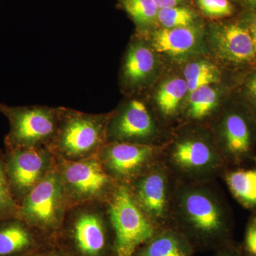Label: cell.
Instances as JSON below:
<instances>
[{
	"instance_id": "obj_1",
	"label": "cell",
	"mask_w": 256,
	"mask_h": 256,
	"mask_svg": "<svg viewBox=\"0 0 256 256\" xmlns=\"http://www.w3.org/2000/svg\"><path fill=\"white\" fill-rule=\"evenodd\" d=\"M215 182L178 180L175 190L170 226L196 252H215L235 242L232 213Z\"/></svg>"
},
{
	"instance_id": "obj_20",
	"label": "cell",
	"mask_w": 256,
	"mask_h": 256,
	"mask_svg": "<svg viewBox=\"0 0 256 256\" xmlns=\"http://www.w3.org/2000/svg\"><path fill=\"white\" fill-rule=\"evenodd\" d=\"M188 102L182 114L190 124H200L212 118L220 105V92L212 85L204 86L188 94Z\"/></svg>"
},
{
	"instance_id": "obj_6",
	"label": "cell",
	"mask_w": 256,
	"mask_h": 256,
	"mask_svg": "<svg viewBox=\"0 0 256 256\" xmlns=\"http://www.w3.org/2000/svg\"><path fill=\"white\" fill-rule=\"evenodd\" d=\"M82 210L62 228L56 245L68 256H116L114 232L108 216Z\"/></svg>"
},
{
	"instance_id": "obj_18",
	"label": "cell",
	"mask_w": 256,
	"mask_h": 256,
	"mask_svg": "<svg viewBox=\"0 0 256 256\" xmlns=\"http://www.w3.org/2000/svg\"><path fill=\"white\" fill-rule=\"evenodd\" d=\"M195 252L182 234L172 226H168L158 230L132 256H194Z\"/></svg>"
},
{
	"instance_id": "obj_30",
	"label": "cell",
	"mask_w": 256,
	"mask_h": 256,
	"mask_svg": "<svg viewBox=\"0 0 256 256\" xmlns=\"http://www.w3.org/2000/svg\"><path fill=\"white\" fill-rule=\"evenodd\" d=\"M246 89L249 98L256 108V70L248 80Z\"/></svg>"
},
{
	"instance_id": "obj_25",
	"label": "cell",
	"mask_w": 256,
	"mask_h": 256,
	"mask_svg": "<svg viewBox=\"0 0 256 256\" xmlns=\"http://www.w3.org/2000/svg\"><path fill=\"white\" fill-rule=\"evenodd\" d=\"M202 12L212 18L230 16L233 6L229 0H196Z\"/></svg>"
},
{
	"instance_id": "obj_23",
	"label": "cell",
	"mask_w": 256,
	"mask_h": 256,
	"mask_svg": "<svg viewBox=\"0 0 256 256\" xmlns=\"http://www.w3.org/2000/svg\"><path fill=\"white\" fill-rule=\"evenodd\" d=\"M120 3L140 28L149 26L158 20L160 9L154 0H120Z\"/></svg>"
},
{
	"instance_id": "obj_29",
	"label": "cell",
	"mask_w": 256,
	"mask_h": 256,
	"mask_svg": "<svg viewBox=\"0 0 256 256\" xmlns=\"http://www.w3.org/2000/svg\"><path fill=\"white\" fill-rule=\"evenodd\" d=\"M28 256H68L57 246L46 248Z\"/></svg>"
},
{
	"instance_id": "obj_22",
	"label": "cell",
	"mask_w": 256,
	"mask_h": 256,
	"mask_svg": "<svg viewBox=\"0 0 256 256\" xmlns=\"http://www.w3.org/2000/svg\"><path fill=\"white\" fill-rule=\"evenodd\" d=\"M184 78L188 86V94L204 86L213 85L220 80V72L214 64L201 60L188 64Z\"/></svg>"
},
{
	"instance_id": "obj_10",
	"label": "cell",
	"mask_w": 256,
	"mask_h": 256,
	"mask_svg": "<svg viewBox=\"0 0 256 256\" xmlns=\"http://www.w3.org/2000/svg\"><path fill=\"white\" fill-rule=\"evenodd\" d=\"M60 160V171L67 201L76 203L96 200L106 201L118 184L97 156L74 161Z\"/></svg>"
},
{
	"instance_id": "obj_24",
	"label": "cell",
	"mask_w": 256,
	"mask_h": 256,
	"mask_svg": "<svg viewBox=\"0 0 256 256\" xmlns=\"http://www.w3.org/2000/svg\"><path fill=\"white\" fill-rule=\"evenodd\" d=\"M195 18L196 14L191 10L178 6L160 9L156 20L163 28H171L192 26Z\"/></svg>"
},
{
	"instance_id": "obj_17",
	"label": "cell",
	"mask_w": 256,
	"mask_h": 256,
	"mask_svg": "<svg viewBox=\"0 0 256 256\" xmlns=\"http://www.w3.org/2000/svg\"><path fill=\"white\" fill-rule=\"evenodd\" d=\"M201 34L193 26L156 30L152 33L149 44L156 52L172 56L192 53L200 46Z\"/></svg>"
},
{
	"instance_id": "obj_14",
	"label": "cell",
	"mask_w": 256,
	"mask_h": 256,
	"mask_svg": "<svg viewBox=\"0 0 256 256\" xmlns=\"http://www.w3.org/2000/svg\"><path fill=\"white\" fill-rule=\"evenodd\" d=\"M154 50L142 38L131 42L124 55L120 78L124 92L136 94L148 86L156 68Z\"/></svg>"
},
{
	"instance_id": "obj_26",
	"label": "cell",
	"mask_w": 256,
	"mask_h": 256,
	"mask_svg": "<svg viewBox=\"0 0 256 256\" xmlns=\"http://www.w3.org/2000/svg\"><path fill=\"white\" fill-rule=\"evenodd\" d=\"M14 200L10 193L4 170L0 162V215L9 213L14 210Z\"/></svg>"
},
{
	"instance_id": "obj_4",
	"label": "cell",
	"mask_w": 256,
	"mask_h": 256,
	"mask_svg": "<svg viewBox=\"0 0 256 256\" xmlns=\"http://www.w3.org/2000/svg\"><path fill=\"white\" fill-rule=\"evenodd\" d=\"M106 203L116 256H132L160 230L143 213L127 185H116Z\"/></svg>"
},
{
	"instance_id": "obj_21",
	"label": "cell",
	"mask_w": 256,
	"mask_h": 256,
	"mask_svg": "<svg viewBox=\"0 0 256 256\" xmlns=\"http://www.w3.org/2000/svg\"><path fill=\"white\" fill-rule=\"evenodd\" d=\"M222 176L239 203L246 208H256V166L250 169L228 168Z\"/></svg>"
},
{
	"instance_id": "obj_2",
	"label": "cell",
	"mask_w": 256,
	"mask_h": 256,
	"mask_svg": "<svg viewBox=\"0 0 256 256\" xmlns=\"http://www.w3.org/2000/svg\"><path fill=\"white\" fill-rule=\"evenodd\" d=\"M163 146L162 160L178 181L210 182L228 168L210 128L188 124Z\"/></svg>"
},
{
	"instance_id": "obj_33",
	"label": "cell",
	"mask_w": 256,
	"mask_h": 256,
	"mask_svg": "<svg viewBox=\"0 0 256 256\" xmlns=\"http://www.w3.org/2000/svg\"><path fill=\"white\" fill-rule=\"evenodd\" d=\"M247 3L249 4L252 5V6H256V0H245Z\"/></svg>"
},
{
	"instance_id": "obj_12",
	"label": "cell",
	"mask_w": 256,
	"mask_h": 256,
	"mask_svg": "<svg viewBox=\"0 0 256 256\" xmlns=\"http://www.w3.org/2000/svg\"><path fill=\"white\" fill-rule=\"evenodd\" d=\"M210 128L228 166H238L252 159L255 132L246 116L228 110L214 120Z\"/></svg>"
},
{
	"instance_id": "obj_13",
	"label": "cell",
	"mask_w": 256,
	"mask_h": 256,
	"mask_svg": "<svg viewBox=\"0 0 256 256\" xmlns=\"http://www.w3.org/2000/svg\"><path fill=\"white\" fill-rule=\"evenodd\" d=\"M50 148H16L10 158L9 175L18 191L28 194L52 168Z\"/></svg>"
},
{
	"instance_id": "obj_27",
	"label": "cell",
	"mask_w": 256,
	"mask_h": 256,
	"mask_svg": "<svg viewBox=\"0 0 256 256\" xmlns=\"http://www.w3.org/2000/svg\"><path fill=\"white\" fill-rule=\"evenodd\" d=\"M242 250L244 256H256V218L248 224Z\"/></svg>"
},
{
	"instance_id": "obj_32",
	"label": "cell",
	"mask_w": 256,
	"mask_h": 256,
	"mask_svg": "<svg viewBox=\"0 0 256 256\" xmlns=\"http://www.w3.org/2000/svg\"><path fill=\"white\" fill-rule=\"evenodd\" d=\"M154 2L160 10L180 6L184 0H154Z\"/></svg>"
},
{
	"instance_id": "obj_19",
	"label": "cell",
	"mask_w": 256,
	"mask_h": 256,
	"mask_svg": "<svg viewBox=\"0 0 256 256\" xmlns=\"http://www.w3.org/2000/svg\"><path fill=\"white\" fill-rule=\"evenodd\" d=\"M188 86L184 78L174 77L163 82L156 90L154 102L162 120H174L182 114V105L188 94Z\"/></svg>"
},
{
	"instance_id": "obj_11",
	"label": "cell",
	"mask_w": 256,
	"mask_h": 256,
	"mask_svg": "<svg viewBox=\"0 0 256 256\" xmlns=\"http://www.w3.org/2000/svg\"><path fill=\"white\" fill-rule=\"evenodd\" d=\"M163 146L130 142H107L97 156L118 184H130L162 159Z\"/></svg>"
},
{
	"instance_id": "obj_3",
	"label": "cell",
	"mask_w": 256,
	"mask_h": 256,
	"mask_svg": "<svg viewBox=\"0 0 256 256\" xmlns=\"http://www.w3.org/2000/svg\"><path fill=\"white\" fill-rule=\"evenodd\" d=\"M110 114H90L63 107L50 150L60 159L79 160L97 156L107 143Z\"/></svg>"
},
{
	"instance_id": "obj_15",
	"label": "cell",
	"mask_w": 256,
	"mask_h": 256,
	"mask_svg": "<svg viewBox=\"0 0 256 256\" xmlns=\"http://www.w3.org/2000/svg\"><path fill=\"white\" fill-rule=\"evenodd\" d=\"M210 42L216 54L226 62L244 64L256 58L252 36L242 25H217L210 34Z\"/></svg>"
},
{
	"instance_id": "obj_8",
	"label": "cell",
	"mask_w": 256,
	"mask_h": 256,
	"mask_svg": "<svg viewBox=\"0 0 256 256\" xmlns=\"http://www.w3.org/2000/svg\"><path fill=\"white\" fill-rule=\"evenodd\" d=\"M178 182V178L161 159L128 185L134 201L160 230L170 226Z\"/></svg>"
},
{
	"instance_id": "obj_9",
	"label": "cell",
	"mask_w": 256,
	"mask_h": 256,
	"mask_svg": "<svg viewBox=\"0 0 256 256\" xmlns=\"http://www.w3.org/2000/svg\"><path fill=\"white\" fill-rule=\"evenodd\" d=\"M130 142L164 146L162 131L146 102L137 98L124 102L110 114L107 142Z\"/></svg>"
},
{
	"instance_id": "obj_7",
	"label": "cell",
	"mask_w": 256,
	"mask_h": 256,
	"mask_svg": "<svg viewBox=\"0 0 256 256\" xmlns=\"http://www.w3.org/2000/svg\"><path fill=\"white\" fill-rule=\"evenodd\" d=\"M63 107H10L0 102V112L9 118L8 144L16 148H50L58 129Z\"/></svg>"
},
{
	"instance_id": "obj_5",
	"label": "cell",
	"mask_w": 256,
	"mask_h": 256,
	"mask_svg": "<svg viewBox=\"0 0 256 256\" xmlns=\"http://www.w3.org/2000/svg\"><path fill=\"white\" fill-rule=\"evenodd\" d=\"M67 202L60 171L52 168L26 194L20 214L28 225L56 242L63 228Z\"/></svg>"
},
{
	"instance_id": "obj_16",
	"label": "cell",
	"mask_w": 256,
	"mask_h": 256,
	"mask_svg": "<svg viewBox=\"0 0 256 256\" xmlns=\"http://www.w3.org/2000/svg\"><path fill=\"white\" fill-rule=\"evenodd\" d=\"M56 242L36 229L20 222L0 226V256H28Z\"/></svg>"
},
{
	"instance_id": "obj_31",
	"label": "cell",
	"mask_w": 256,
	"mask_h": 256,
	"mask_svg": "<svg viewBox=\"0 0 256 256\" xmlns=\"http://www.w3.org/2000/svg\"><path fill=\"white\" fill-rule=\"evenodd\" d=\"M245 26L248 30L250 36H252L256 53V12L252 13L248 16Z\"/></svg>"
},
{
	"instance_id": "obj_28",
	"label": "cell",
	"mask_w": 256,
	"mask_h": 256,
	"mask_svg": "<svg viewBox=\"0 0 256 256\" xmlns=\"http://www.w3.org/2000/svg\"><path fill=\"white\" fill-rule=\"evenodd\" d=\"M213 256H244L240 246L234 244L215 250Z\"/></svg>"
}]
</instances>
